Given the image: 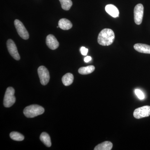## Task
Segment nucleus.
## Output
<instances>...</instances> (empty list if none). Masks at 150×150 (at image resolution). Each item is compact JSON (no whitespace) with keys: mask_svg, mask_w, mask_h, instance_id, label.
I'll return each instance as SVG.
<instances>
[{"mask_svg":"<svg viewBox=\"0 0 150 150\" xmlns=\"http://www.w3.org/2000/svg\"><path fill=\"white\" fill-rule=\"evenodd\" d=\"M74 76L71 73H67L63 76L62 81L63 83L65 86L71 85L74 81Z\"/></svg>","mask_w":150,"mask_h":150,"instance_id":"4468645a","label":"nucleus"},{"mask_svg":"<svg viewBox=\"0 0 150 150\" xmlns=\"http://www.w3.org/2000/svg\"><path fill=\"white\" fill-rule=\"evenodd\" d=\"M59 1L61 3L62 8L64 10H69L73 5L71 0H59Z\"/></svg>","mask_w":150,"mask_h":150,"instance_id":"f3484780","label":"nucleus"},{"mask_svg":"<svg viewBox=\"0 0 150 150\" xmlns=\"http://www.w3.org/2000/svg\"><path fill=\"white\" fill-rule=\"evenodd\" d=\"M93 66H89L86 67H81L79 69V73L82 75H87L93 72L95 70Z\"/></svg>","mask_w":150,"mask_h":150,"instance_id":"dca6fc26","label":"nucleus"},{"mask_svg":"<svg viewBox=\"0 0 150 150\" xmlns=\"http://www.w3.org/2000/svg\"><path fill=\"white\" fill-rule=\"evenodd\" d=\"M91 59L92 58L91 56H87L84 58V62H86V63H88V62L91 61Z\"/></svg>","mask_w":150,"mask_h":150,"instance_id":"412c9836","label":"nucleus"},{"mask_svg":"<svg viewBox=\"0 0 150 150\" xmlns=\"http://www.w3.org/2000/svg\"><path fill=\"white\" fill-rule=\"evenodd\" d=\"M88 49L84 47H81L80 48V51L81 54L83 56H86L88 52Z\"/></svg>","mask_w":150,"mask_h":150,"instance_id":"aec40b11","label":"nucleus"},{"mask_svg":"<svg viewBox=\"0 0 150 150\" xmlns=\"http://www.w3.org/2000/svg\"><path fill=\"white\" fill-rule=\"evenodd\" d=\"M112 144L111 142H105L98 145L95 147L94 150H110L112 148Z\"/></svg>","mask_w":150,"mask_h":150,"instance_id":"ddd939ff","label":"nucleus"},{"mask_svg":"<svg viewBox=\"0 0 150 150\" xmlns=\"http://www.w3.org/2000/svg\"><path fill=\"white\" fill-rule=\"evenodd\" d=\"M150 115V106L145 105L135 109L134 112V118L140 119L145 117H149Z\"/></svg>","mask_w":150,"mask_h":150,"instance_id":"423d86ee","label":"nucleus"},{"mask_svg":"<svg viewBox=\"0 0 150 150\" xmlns=\"http://www.w3.org/2000/svg\"><path fill=\"white\" fill-rule=\"evenodd\" d=\"M44 110L42 106L38 105H32L25 108L23 113L27 118H32L43 114Z\"/></svg>","mask_w":150,"mask_h":150,"instance_id":"f03ea898","label":"nucleus"},{"mask_svg":"<svg viewBox=\"0 0 150 150\" xmlns=\"http://www.w3.org/2000/svg\"><path fill=\"white\" fill-rule=\"evenodd\" d=\"M14 25L18 35L22 38L24 40H27L29 38V33L21 21L18 19L15 20Z\"/></svg>","mask_w":150,"mask_h":150,"instance_id":"20e7f679","label":"nucleus"},{"mask_svg":"<svg viewBox=\"0 0 150 150\" xmlns=\"http://www.w3.org/2000/svg\"><path fill=\"white\" fill-rule=\"evenodd\" d=\"M105 10L113 18L119 16V11L118 9L115 6L112 4H108L106 6Z\"/></svg>","mask_w":150,"mask_h":150,"instance_id":"9d476101","label":"nucleus"},{"mask_svg":"<svg viewBox=\"0 0 150 150\" xmlns=\"http://www.w3.org/2000/svg\"><path fill=\"white\" fill-rule=\"evenodd\" d=\"M135 93L137 95V97L140 99L143 100L145 98V96L143 92L139 89H136L135 91Z\"/></svg>","mask_w":150,"mask_h":150,"instance_id":"6ab92c4d","label":"nucleus"},{"mask_svg":"<svg viewBox=\"0 0 150 150\" xmlns=\"http://www.w3.org/2000/svg\"><path fill=\"white\" fill-rule=\"evenodd\" d=\"M114 39L115 34L113 30L109 28H105L100 33L98 38V42L102 46H109L113 43Z\"/></svg>","mask_w":150,"mask_h":150,"instance_id":"f257e3e1","label":"nucleus"},{"mask_svg":"<svg viewBox=\"0 0 150 150\" xmlns=\"http://www.w3.org/2000/svg\"><path fill=\"white\" fill-rule=\"evenodd\" d=\"M144 6L142 4H138L134 8V21L137 25L142 23L144 16Z\"/></svg>","mask_w":150,"mask_h":150,"instance_id":"0eeeda50","label":"nucleus"},{"mask_svg":"<svg viewBox=\"0 0 150 150\" xmlns=\"http://www.w3.org/2000/svg\"><path fill=\"white\" fill-rule=\"evenodd\" d=\"M38 73L41 84L43 85H47L50 80V75L47 68L44 66H40L38 68Z\"/></svg>","mask_w":150,"mask_h":150,"instance_id":"39448f33","label":"nucleus"},{"mask_svg":"<svg viewBox=\"0 0 150 150\" xmlns=\"http://www.w3.org/2000/svg\"><path fill=\"white\" fill-rule=\"evenodd\" d=\"M46 43L51 50H55L59 47V43L56 38L52 34L48 35L46 38Z\"/></svg>","mask_w":150,"mask_h":150,"instance_id":"1a4fd4ad","label":"nucleus"},{"mask_svg":"<svg viewBox=\"0 0 150 150\" xmlns=\"http://www.w3.org/2000/svg\"><path fill=\"white\" fill-rule=\"evenodd\" d=\"M134 48L140 53L150 54V46L142 43H137L134 45Z\"/></svg>","mask_w":150,"mask_h":150,"instance_id":"9b49d317","label":"nucleus"},{"mask_svg":"<svg viewBox=\"0 0 150 150\" xmlns=\"http://www.w3.org/2000/svg\"><path fill=\"white\" fill-rule=\"evenodd\" d=\"M15 90L12 87H8L6 91L4 98V105L5 107H10L16 102V98L14 96Z\"/></svg>","mask_w":150,"mask_h":150,"instance_id":"7ed1b4c3","label":"nucleus"},{"mask_svg":"<svg viewBox=\"0 0 150 150\" xmlns=\"http://www.w3.org/2000/svg\"><path fill=\"white\" fill-rule=\"evenodd\" d=\"M6 44L9 53L12 57L17 61L19 60L20 59V56L18 54L15 43L13 40L11 39H8L7 41Z\"/></svg>","mask_w":150,"mask_h":150,"instance_id":"6e6552de","label":"nucleus"},{"mask_svg":"<svg viewBox=\"0 0 150 150\" xmlns=\"http://www.w3.org/2000/svg\"><path fill=\"white\" fill-rule=\"evenodd\" d=\"M10 137L12 139L16 141H22L24 139L22 134L17 132H12L10 134Z\"/></svg>","mask_w":150,"mask_h":150,"instance_id":"a211bd4d","label":"nucleus"},{"mask_svg":"<svg viewBox=\"0 0 150 150\" xmlns=\"http://www.w3.org/2000/svg\"><path fill=\"white\" fill-rule=\"evenodd\" d=\"M58 24L59 28L64 30H68L71 29L73 26L71 22L66 18H62L60 19Z\"/></svg>","mask_w":150,"mask_h":150,"instance_id":"f8f14e48","label":"nucleus"},{"mask_svg":"<svg viewBox=\"0 0 150 150\" xmlns=\"http://www.w3.org/2000/svg\"><path fill=\"white\" fill-rule=\"evenodd\" d=\"M40 141L47 147H49L51 146V138L48 134L45 132H43L40 135Z\"/></svg>","mask_w":150,"mask_h":150,"instance_id":"2eb2a0df","label":"nucleus"}]
</instances>
